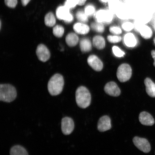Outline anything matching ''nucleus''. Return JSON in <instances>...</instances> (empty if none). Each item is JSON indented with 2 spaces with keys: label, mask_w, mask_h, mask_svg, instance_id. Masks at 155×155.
<instances>
[{
  "label": "nucleus",
  "mask_w": 155,
  "mask_h": 155,
  "mask_svg": "<svg viewBox=\"0 0 155 155\" xmlns=\"http://www.w3.org/2000/svg\"><path fill=\"white\" fill-rule=\"evenodd\" d=\"M137 12V9L135 6L122 2L116 11L115 14L118 18L123 20L135 19Z\"/></svg>",
  "instance_id": "f257e3e1"
},
{
  "label": "nucleus",
  "mask_w": 155,
  "mask_h": 155,
  "mask_svg": "<svg viewBox=\"0 0 155 155\" xmlns=\"http://www.w3.org/2000/svg\"><path fill=\"white\" fill-rule=\"evenodd\" d=\"M64 86V78L61 74H57L50 79L48 90L52 96H57L62 91Z\"/></svg>",
  "instance_id": "f03ea898"
},
{
  "label": "nucleus",
  "mask_w": 155,
  "mask_h": 155,
  "mask_svg": "<svg viewBox=\"0 0 155 155\" xmlns=\"http://www.w3.org/2000/svg\"><path fill=\"white\" fill-rule=\"evenodd\" d=\"M75 99L77 105L81 108H85L90 105L91 97L88 89L81 86L77 89Z\"/></svg>",
  "instance_id": "7ed1b4c3"
},
{
  "label": "nucleus",
  "mask_w": 155,
  "mask_h": 155,
  "mask_svg": "<svg viewBox=\"0 0 155 155\" xmlns=\"http://www.w3.org/2000/svg\"><path fill=\"white\" fill-rule=\"evenodd\" d=\"M16 89L9 84H1L0 86V100L10 102L14 101L17 97Z\"/></svg>",
  "instance_id": "20e7f679"
},
{
  "label": "nucleus",
  "mask_w": 155,
  "mask_h": 155,
  "mask_svg": "<svg viewBox=\"0 0 155 155\" xmlns=\"http://www.w3.org/2000/svg\"><path fill=\"white\" fill-rule=\"evenodd\" d=\"M115 14L109 9H101L96 12L94 17L97 22L109 24L113 21Z\"/></svg>",
  "instance_id": "39448f33"
},
{
  "label": "nucleus",
  "mask_w": 155,
  "mask_h": 155,
  "mask_svg": "<svg viewBox=\"0 0 155 155\" xmlns=\"http://www.w3.org/2000/svg\"><path fill=\"white\" fill-rule=\"evenodd\" d=\"M131 75V67L128 64H122L118 68L117 76L120 82H124L128 81L130 78Z\"/></svg>",
  "instance_id": "423d86ee"
},
{
  "label": "nucleus",
  "mask_w": 155,
  "mask_h": 155,
  "mask_svg": "<svg viewBox=\"0 0 155 155\" xmlns=\"http://www.w3.org/2000/svg\"><path fill=\"white\" fill-rule=\"evenodd\" d=\"M56 15L58 19L63 20L66 23H71L73 20V15L70 12V9L65 5L58 8L56 11Z\"/></svg>",
  "instance_id": "0eeeda50"
},
{
  "label": "nucleus",
  "mask_w": 155,
  "mask_h": 155,
  "mask_svg": "<svg viewBox=\"0 0 155 155\" xmlns=\"http://www.w3.org/2000/svg\"><path fill=\"white\" fill-rule=\"evenodd\" d=\"M135 146L139 150L145 153L150 152L151 147L150 143L146 139L136 137L133 139Z\"/></svg>",
  "instance_id": "6e6552de"
},
{
  "label": "nucleus",
  "mask_w": 155,
  "mask_h": 155,
  "mask_svg": "<svg viewBox=\"0 0 155 155\" xmlns=\"http://www.w3.org/2000/svg\"><path fill=\"white\" fill-rule=\"evenodd\" d=\"M74 127V122L71 118L67 117L62 119L61 129L63 134L65 135L70 134L72 132Z\"/></svg>",
  "instance_id": "1a4fd4ad"
},
{
  "label": "nucleus",
  "mask_w": 155,
  "mask_h": 155,
  "mask_svg": "<svg viewBox=\"0 0 155 155\" xmlns=\"http://www.w3.org/2000/svg\"><path fill=\"white\" fill-rule=\"evenodd\" d=\"M36 53L39 60L41 61L45 62L50 59V53L49 50L43 44H40L38 46Z\"/></svg>",
  "instance_id": "9d476101"
},
{
  "label": "nucleus",
  "mask_w": 155,
  "mask_h": 155,
  "mask_svg": "<svg viewBox=\"0 0 155 155\" xmlns=\"http://www.w3.org/2000/svg\"><path fill=\"white\" fill-rule=\"evenodd\" d=\"M104 90L107 94L114 97L119 96L121 93L119 87L113 82L107 83L104 87Z\"/></svg>",
  "instance_id": "9b49d317"
},
{
  "label": "nucleus",
  "mask_w": 155,
  "mask_h": 155,
  "mask_svg": "<svg viewBox=\"0 0 155 155\" xmlns=\"http://www.w3.org/2000/svg\"><path fill=\"white\" fill-rule=\"evenodd\" d=\"M98 129L101 132L105 131L111 129V121L107 116H102L100 118L98 123Z\"/></svg>",
  "instance_id": "f8f14e48"
},
{
  "label": "nucleus",
  "mask_w": 155,
  "mask_h": 155,
  "mask_svg": "<svg viewBox=\"0 0 155 155\" xmlns=\"http://www.w3.org/2000/svg\"><path fill=\"white\" fill-rule=\"evenodd\" d=\"M87 62L88 64L96 71H101L103 68L102 61L96 55H90L87 59Z\"/></svg>",
  "instance_id": "ddd939ff"
},
{
  "label": "nucleus",
  "mask_w": 155,
  "mask_h": 155,
  "mask_svg": "<svg viewBox=\"0 0 155 155\" xmlns=\"http://www.w3.org/2000/svg\"><path fill=\"white\" fill-rule=\"evenodd\" d=\"M139 120L140 123L144 125L152 126L155 123L152 116L146 112H141L139 116Z\"/></svg>",
  "instance_id": "4468645a"
},
{
  "label": "nucleus",
  "mask_w": 155,
  "mask_h": 155,
  "mask_svg": "<svg viewBox=\"0 0 155 155\" xmlns=\"http://www.w3.org/2000/svg\"><path fill=\"white\" fill-rule=\"evenodd\" d=\"M124 43L127 47H134L137 45V41L134 35L131 33L126 34L124 38Z\"/></svg>",
  "instance_id": "2eb2a0df"
},
{
  "label": "nucleus",
  "mask_w": 155,
  "mask_h": 155,
  "mask_svg": "<svg viewBox=\"0 0 155 155\" xmlns=\"http://www.w3.org/2000/svg\"><path fill=\"white\" fill-rule=\"evenodd\" d=\"M73 29L77 33L81 35L88 34L90 28L88 25L82 22L77 23L74 25Z\"/></svg>",
  "instance_id": "dca6fc26"
},
{
  "label": "nucleus",
  "mask_w": 155,
  "mask_h": 155,
  "mask_svg": "<svg viewBox=\"0 0 155 155\" xmlns=\"http://www.w3.org/2000/svg\"><path fill=\"white\" fill-rule=\"evenodd\" d=\"M144 84L146 87V91L149 96L155 97V84L151 79L146 78L144 80Z\"/></svg>",
  "instance_id": "f3484780"
},
{
  "label": "nucleus",
  "mask_w": 155,
  "mask_h": 155,
  "mask_svg": "<svg viewBox=\"0 0 155 155\" xmlns=\"http://www.w3.org/2000/svg\"><path fill=\"white\" fill-rule=\"evenodd\" d=\"M66 42L68 45L70 47L76 46L79 41L78 37L74 33L68 34L66 37Z\"/></svg>",
  "instance_id": "a211bd4d"
},
{
  "label": "nucleus",
  "mask_w": 155,
  "mask_h": 155,
  "mask_svg": "<svg viewBox=\"0 0 155 155\" xmlns=\"http://www.w3.org/2000/svg\"><path fill=\"white\" fill-rule=\"evenodd\" d=\"M93 44L95 47L98 49H102L105 47V41L103 37L96 36L93 39Z\"/></svg>",
  "instance_id": "6ab92c4d"
},
{
  "label": "nucleus",
  "mask_w": 155,
  "mask_h": 155,
  "mask_svg": "<svg viewBox=\"0 0 155 155\" xmlns=\"http://www.w3.org/2000/svg\"><path fill=\"white\" fill-rule=\"evenodd\" d=\"M10 154V155H28L26 149L19 145L12 147L11 149Z\"/></svg>",
  "instance_id": "aec40b11"
},
{
  "label": "nucleus",
  "mask_w": 155,
  "mask_h": 155,
  "mask_svg": "<svg viewBox=\"0 0 155 155\" xmlns=\"http://www.w3.org/2000/svg\"><path fill=\"white\" fill-rule=\"evenodd\" d=\"M80 46L83 52H87L92 49V44L90 40L87 38L82 39L80 42Z\"/></svg>",
  "instance_id": "412c9836"
},
{
  "label": "nucleus",
  "mask_w": 155,
  "mask_h": 155,
  "mask_svg": "<svg viewBox=\"0 0 155 155\" xmlns=\"http://www.w3.org/2000/svg\"><path fill=\"white\" fill-rule=\"evenodd\" d=\"M139 33L143 38L145 39H149L152 37V31L150 27L145 25H143L141 27Z\"/></svg>",
  "instance_id": "4be33fe9"
},
{
  "label": "nucleus",
  "mask_w": 155,
  "mask_h": 155,
  "mask_svg": "<svg viewBox=\"0 0 155 155\" xmlns=\"http://www.w3.org/2000/svg\"><path fill=\"white\" fill-rule=\"evenodd\" d=\"M45 23L46 26L53 27L55 25L56 19L53 13L50 12L48 13L45 17Z\"/></svg>",
  "instance_id": "5701e85b"
},
{
  "label": "nucleus",
  "mask_w": 155,
  "mask_h": 155,
  "mask_svg": "<svg viewBox=\"0 0 155 155\" xmlns=\"http://www.w3.org/2000/svg\"><path fill=\"white\" fill-rule=\"evenodd\" d=\"M122 2L120 0H109L108 3V9L115 14Z\"/></svg>",
  "instance_id": "b1692460"
},
{
  "label": "nucleus",
  "mask_w": 155,
  "mask_h": 155,
  "mask_svg": "<svg viewBox=\"0 0 155 155\" xmlns=\"http://www.w3.org/2000/svg\"><path fill=\"white\" fill-rule=\"evenodd\" d=\"M91 28L94 31L99 33L104 32V24L97 22L92 23Z\"/></svg>",
  "instance_id": "393cba45"
},
{
  "label": "nucleus",
  "mask_w": 155,
  "mask_h": 155,
  "mask_svg": "<svg viewBox=\"0 0 155 155\" xmlns=\"http://www.w3.org/2000/svg\"><path fill=\"white\" fill-rule=\"evenodd\" d=\"M76 17L78 20L82 23H86L88 20V17L87 16L84 11L82 10L77 12Z\"/></svg>",
  "instance_id": "a878e982"
},
{
  "label": "nucleus",
  "mask_w": 155,
  "mask_h": 155,
  "mask_svg": "<svg viewBox=\"0 0 155 155\" xmlns=\"http://www.w3.org/2000/svg\"><path fill=\"white\" fill-rule=\"evenodd\" d=\"M64 32L63 27L61 25H57L53 29V33L54 35L57 38L62 37Z\"/></svg>",
  "instance_id": "bb28decb"
},
{
  "label": "nucleus",
  "mask_w": 155,
  "mask_h": 155,
  "mask_svg": "<svg viewBox=\"0 0 155 155\" xmlns=\"http://www.w3.org/2000/svg\"><path fill=\"white\" fill-rule=\"evenodd\" d=\"M84 12L88 17L92 16L95 14L96 8L92 5L89 4L85 7Z\"/></svg>",
  "instance_id": "cd10ccee"
},
{
  "label": "nucleus",
  "mask_w": 155,
  "mask_h": 155,
  "mask_svg": "<svg viewBox=\"0 0 155 155\" xmlns=\"http://www.w3.org/2000/svg\"><path fill=\"white\" fill-rule=\"evenodd\" d=\"M122 28L126 31H130L134 28V24L129 21L124 22L122 25Z\"/></svg>",
  "instance_id": "c85d7f7f"
},
{
  "label": "nucleus",
  "mask_w": 155,
  "mask_h": 155,
  "mask_svg": "<svg viewBox=\"0 0 155 155\" xmlns=\"http://www.w3.org/2000/svg\"><path fill=\"white\" fill-rule=\"evenodd\" d=\"M112 51L113 53L116 57H123L125 55L124 52L122 51L120 48L117 46H114L112 48Z\"/></svg>",
  "instance_id": "c756f323"
},
{
  "label": "nucleus",
  "mask_w": 155,
  "mask_h": 155,
  "mask_svg": "<svg viewBox=\"0 0 155 155\" xmlns=\"http://www.w3.org/2000/svg\"><path fill=\"white\" fill-rule=\"evenodd\" d=\"M107 38L108 41L112 43H118L122 39L121 37L118 36H108Z\"/></svg>",
  "instance_id": "7c9ffc66"
},
{
  "label": "nucleus",
  "mask_w": 155,
  "mask_h": 155,
  "mask_svg": "<svg viewBox=\"0 0 155 155\" xmlns=\"http://www.w3.org/2000/svg\"><path fill=\"white\" fill-rule=\"evenodd\" d=\"M77 5L76 0H66L64 5L70 9L74 8Z\"/></svg>",
  "instance_id": "2f4dec72"
},
{
  "label": "nucleus",
  "mask_w": 155,
  "mask_h": 155,
  "mask_svg": "<svg viewBox=\"0 0 155 155\" xmlns=\"http://www.w3.org/2000/svg\"><path fill=\"white\" fill-rule=\"evenodd\" d=\"M109 30L112 34L114 35H119L122 33V30L119 27L113 26L110 27Z\"/></svg>",
  "instance_id": "473e14b6"
},
{
  "label": "nucleus",
  "mask_w": 155,
  "mask_h": 155,
  "mask_svg": "<svg viewBox=\"0 0 155 155\" xmlns=\"http://www.w3.org/2000/svg\"><path fill=\"white\" fill-rule=\"evenodd\" d=\"M5 3L7 6L14 8L17 5V0H5Z\"/></svg>",
  "instance_id": "72a5a7b5"
},
{
  "label": "nucleus",
  "mask_w": 155,
  "mask_h": 155,
  "mask_svg": "<svg viewBox=\"0 0 155 155\" xmlns=\"http://www.w3.org/2000/svg\"><path fill=\"white\" fill-rule=\"evenodd\" d=\"M124 2L128 4L136 5L140 2L141 0H123Z\"/></svg>",
  "instance_id": "f704fd0d"
},
{
  "label": "nucleus",
  "mask_w": 155,
  "mask_h": 155,
  "mask_svg": "<svg viewBox=\"0 0 155 155\" xmlns=\"http://www.w3.org/2000/svg\"><path fill=\"white\" fill-rule=\"evenodd\" d=\"M87 0H76L78 5L82 6L84 5Z\"/></svg>",
  "instance_id": "c9c22d12"
},
{
  "label": "nucleus",
  "mask_w": 155,
  "mask_h": 155,
  "mask_svg": "<svg viewBox=\"0 0 155 155\" xmlns=\"http://www.w3.org/2000/svg\"><path fill=\"white\" fill-rule=\"evenodd\" d=\"M30 1L31 0H21V2L23 5L26 6Z\"/></svg>",
  "instance_id": "e433bc0d"
},
{
  "label": "nucleus",
  "mask_w": 155,
  "mask_h": 155,
  "mask_svg": "<svg viewBox=\"0 0 155 155\" xmlns=\"http://www.w3.org/2000/svg\"><path fill=\"white\" fill-rule=\"evenodd\" d=\"M151 54L154 60V65L155 67V50H152L151 52Z\"/></svg>",
  "instance_id": "4c0bfd02"
},
{
  "label": "nucleus",
  "mask_w": 155,
  "mask_h": 155,
  "mask_svg": "<svg viewBox=\"0 0 155 155\" xmlns=\"http://www.w3.org/2000/svg\"><path fill=\"white\" fill-rule=\"evenodd\" d=\"M101 2L103 3H108L109 0H99Z\"/></svg>",
  "instance_id": "58836bf2"
},
{
  "label": "nucleus",
  "mask_w": 155,
  "mask_h": 155,
  "mask_svg": "<svg viewBox=\"0 0 155 155\" xmlns=\"http://www.w3.org/2000/svg\"><path fill=\"white\" fill-rule=\"evenodd\" d=\"M154 43H155V39L154 40Z\"/></svg>",
  "instance_id": "ea45409f"
},
{
  "label": "nucleus",
  "mask_w": 155,
  "mask_h": 155,
  "mask_svg": "<svg viewBox=\"0 0 155 155\" xmlns=\"http://www.w3.org/2000/svg\"><path fill=\"white\" fill-rule=\"evenodd\" d=\"M154 26H155V23H154Z\"/></svg>",
  "instance_id": "a19ab883"
}]
</instances>
